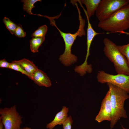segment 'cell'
Wrapping results in <instances>:
<instances>
[{
  "label": "cell",
  "mask_w": 129,
  "mask_h": 129,
  "mask_svg": "<svg viewBox=\"0 0 129 129\" xmlns=\"http://www.w3.org/2000/svg\"><path fill=\"white\" fill-rule=\"evenodd\" d=\"M98 27L112 33L129 35L124 31L129 28V3L116 12L107 19L99 21Z\"/></svg>",
  "instance_id": "cell-1"
},
{
  "label": "cell",
  "mask_w": 129,
  "mask_h": 129,
  "mask_svg": "<svg viewBox=\"0 0 129 129\" xmlns=\"http://www.w3.org/2000/svg\"><path fill=\"white\" fill-rule=\"evenodd\" d=\"M107 84L110 92L112 112L110 127V129H112L120 118H127L124 104L125 100L129 98V95L126 91L117 86L109 83Z\"/></svg>",
  "instance_id": "cell-2"
},
{
  "label": "cell",
  "mask_w": 129,
  "mask_h": 129,
  "mask_svg": "<svg viewBox=\"0 0 129 129\" xmlns=\"http://www.w3.org/2000/svg\"><path fill=\"white\" fill-rule=\"evenodd\" d=\"M78 12L79 19L80 24L77 31L74 34L65 33L60 30L54 23V25L58 29L61 36L63 38L65 44V49L63 53L60 55L59 59L65 66H68L76 62L77 58L76 56L71 53V48L74 41L77 36L81 37L86 35L84 29L85 24V20L82 19L81 16L79 8L77 9Z\"/></svg>",
  "instance_id": "cell-3"
},
{
  "label": "cell",
  "mask_w": 129,
  "mask_h": 129,
  "mask_svg": "<svg viewBox=\"0 0 129 129\" xmlns=\"http://www.w3.org/2000/svg\"><path fill=\"white\" fill-rule=\"evenodd\" d=\"M103 51L106 57L114 65L118 74L129 75V66L125 56L118 49L117 45L107 38L103 40Z\"/></svg>",
  "instance_id": "cell-4"
},
{
  "label": "cell",
  "mask_w": 129,
  "mask_h": 129,
  "mask_svg": "<svg viewBox=\"0 0 129 129\" xmlns=\"http://www.w3.org/2000/svg\"><path fill=\"white\" fill-rule=\"evenodd\" d=\"M127 0H101L95 12L99 21L107 19L128 4Z\"/></svg>",
  "instance_id": "cell-5"
},
{
  "label": "cell",
  "mask_w": 129,
  "mask_h": 129,
  "mask_svg": "<svg viewBox=\"0 0 129 129\" xmlns=\"http://www.w3.org/2000/svg\"><path fill=\"white\" fill-rule=\"evenodd\" d=\"M0 121L4 129H20L22 118L17 111L16 105L0 109Z\"/></svg>",
  "instance_id": "cell-6"
},
{
  "label": "cell",
  "mask_w": 129,
  "mask_h": 129,
  "mask_svg": "<svg viewBox=\"0 0 129 129\" xmlns=\"http://www.w3.org/2000/svg\"><path fill=\"white\" fill-rule=\"evenodd\" d=\"M97 78L99 83H111L129 93V75L118 74L114 75L101 70L97 72Z\"/></svg>",
  "instance_id": "cell-7"
},
{
  "label": "cell",
  "mask_w": 129,
  "mask_h": 129,
  "mask_svg": "<svg viewBox=\"0 0 129 129\" xmlns=\"http://www.w3.org/2000/svg\"><path fill=\"white\" fill-rule=\"evenodd\" d=\"M110 92L109 90L103 100L99 112L95 120L99 123L104 121H110L111 119L112 108L110 100Z\"/></svg>",
  "instance_id": "cell-8"
},
{
  "label": "cell",
  "mask_w": 129,
  "mask_h": 129,
  "mask_svg": "<svg viewBox=\"0 0 129 129\" xmlns=\"http://www.w3.org/2000/svg\"><path fill=\"white\" fill-rule=\"evenodd\" d=\"M81 7L83 10L85 15L86 16L88 22V26L87 29V52L86 56L85 62H87V60L88 57L90 55V48L91 45L93 38L97 35L100 34L104 33H110V32H107V33H98L96 32L92 28V25L90 23L89 20V18L87 14L86 11L85 10L82 4H80Z\"/></svg>",
  "instance_id": "cell-9"
},
{
  "label": "cell",
  "mask_w": 129,
  "mask_h": 129,
  "mask_svg": "<svg viewBox=\"0 0 129 129\" xmlns=\"http://www.w3.org/2000/svg\"><path fill=\"white\" fill-rule=\"evenodd\" d=\"M31 80L39 86L48 87L52 85L49 78L46 73L38 69L32 75Z\"/></svg>",
  "instance_id": "cell-10"
},
{
  "label": "cell",
  "mask_w": 129,
  "mask_h": 129,
  "mask_svg": "<svg viewBox=\"0 0 129 129\" xmlns=\"http://www.w3.org/2000/svg\"><path fill=\"white\" fill-rule=\"evenodd\" d=\"M68 108L63 106L62 110L58 113L51 122L47 124L46 128L47 129H53L57 125H61L66 120L68 117Z\"/></svg>",
  "instance_id": "cell-11"
},
{
  "label": "cell",
  "mask_w": 129,
  "mask_h": 129,
  "mask_svg": "<svg viewBox=\"0 0 129 129\" xmlns=\"http://www.w3.org/2000/svg\"><path fill=\"white\" fill-rule=\"evenodd\" d=\"M101 0H77L84 4L86 8V12L89 18L93 15Z\"/></svg>",
  "instance_id": "cell-12"
},
{
  "label": "cell",
  "mask_w": 129,
  "mask_h": 129,
  "mask_svg": "<svg viewBox=\"0 0 129 129\" xmlns=\"http://www.w3.org/2000/svg\"><path fill=\"white\" fill-rule=\"evenodd\" d=\"M13 61L20 65L32 77L34 73L38 69L32 62L25 58Z\"/></svg>",
  "instance_id": "cell-13"
},
{
  "label": "cell",
  "mask_w": 129,
  "mask_h": 129,
  "mask_svg": "<svg viewBox=\"0 0 129 129\" xmlns=\"http://www.w3.org/2000/svg\"><path fill=\"white\" fill-rule=\"evenodd\" d=\"M45 40V37L41 38L33 37L30 40V48L33 53L38 52V49Z\"/></svg>",
  "instance_id": "cell-14"
},
{
  "label": "cell",
  "mask_w": 129,
  "mask_h": 129,
  "mask_svg": "<svg viewBox=\"0 0 129 129\" xmlns=\"http://www.w3.org/2000/svg\"><path fill=\"white\" fill-rule=\"evenodd\" d=\"M40 0H23L21 2H23V9L28 13L32 15V8L35 7L34 4L36 2L41 1Z\"/></svg>",
  "instance_id": "cell-15"
},
{
  "label": "cell",
  "mask_w": 129,
  "mask_h": 129,
  "mask_svg": "<svg viewBox=\"0 0 129 129\" xmlns=\"http://www.w3.org/2000/svg\"><path fill=\"white\" fill-rule=\"evenodd\" d=\"M48 29L47 26L44 25L39 27L31 35L32 38H41L44 37Z\"/></svg>",
  "instance_id": "cell-16"
},
{
  "label": "cell",
  "mask_w": 129,
  "mask_h": 129,
  "mask_svg": "<svg viewBox=\"0 0 129 129\" xmlns=\"http://www.w3.org/2000/svg\"><path fill=\"white\" fill-rule=\"evenodd\" d=\"M3 21L6 28L12 34H14L17 25L6 17H4Z\"/></svg>",
  "instance_id": "cell-17"
},
{
  "label": "cell",
  "mask_w": 129,
  "mask_h": 129,
  "mask_svg": "<svg viewBox=\"0 0 129 129\" xmlns=\"http://www.w3.org/2000/svg\"><path fill=\"white\" fill-rule=\"evenodd\" d=\"M9 69L19 71L25 75L31 80L32 79V76L30 74L20 65L13 61H12L11 63Z\"/></svg>",
  "instance_id": "cell-18"
},
{
  "label": "cell",
  "mask_w": 129,
  "mask_h": 129,
  "mask_svg": "<svg viewBox=\"0 0 129 129\" xmlns=\"http://www.w3.org/2000/svg\"><path fill=\"white\" fill-rule=\"evenodd\" d=\"M120 52L125 56L128 62L129 66V43L122 45H117Z\"/></svg>",
  "instance_id": "cell-19"
},
{
  "label": "cell",
  "mask_w": 129,
  "mask_h": 129,
  "mask_svg": "<svg viewBox=\"0 0 129 129\" xmlns=\"http://www.w3.org/2000/svg\"><path fill=\"white\" fill-rule=\"evenodd\" d=\"M14 34L16 36L19 38H24L26 35V32L24 31L21 26L20 24L17 25Z\"/></svg>",
  "instance_id": "cell-20"
},
{
  "label": "cell",
  "mask_w": 129,
  "mask_h": 129,
  "mask_svg": "<svg viewBox=\"0 0 129 129\" xmlns=\"http://www.w3.org/2000/svg\"><path fill=\"white\" fill-rule=\"evenodd\" d=\"M73 122L71 116H68L62 124L63 129H71Z\"/></svg>",
  "instance_id": "cell-21"
},
{
  "label": "cell",
  "mask_w": 129,
  "mask_h": 129,
  "mask_svg": "<svg viewBox=\"0 0 129 129\" xmlns=\"http://www.w3.org/2000/svg\"><path fill=\"white\" fill-rule=\"evenodd\" d=\"M10 63L7 62L5 59L0 60V67L9 69Z\"/></svg>",
  "instance_id": "cell-22"
},
{
  "label": "cell",
  "mask_w": 129,
  "mask_h": 129,
  "mask_svg": "<svg viewBox=\"0 0 129 129\" xmlns=\"http://www.w3.org/2000/svg\"><path fill=\"white\" fill-rule=\"evenodd\" d=\"M4 126L1 122L0 121V129H3Z\"/></svg>",
  "instance_id": "cell-23"
},
{
  "label": "cell",
  "mask_w": 129,
  "mask_h": 129,
  "mask_svg": "<svg viewBox=\"0 0 129 129\" xmlns=\"http://www.w3.org/2000/svg\"><path fill=\"white\" fill-rule=\"evenodd\" d=\"M20 129H32L30 127H26L23 128H21Z\"/></svg>",
  "instance_id": "cell-24"
},
{
  "label": "cell",
  "mask_w": 129,
  "mask_h": 129,
  "mask_svg": "<svg viewBox=\"0 0 129 129\" xmlns=\"http://www.w3.org/2000/svg\"><path fill=\"white\" fill-rule=\"evenodd\" d=\"M122 128V129H129H129H127L125 128L122 125H121V126Z\"/></svg>",
  "instance_id": "cell-25"
},
{
  "label": "cell",
  "mask_w": 129,
  "mask_h": 129,
  "mask_svg": "<svg viewBox=\"0 0 129 129\" xmlns=\"http://www.w3.org/2000/svg\"><path fill=\"white\" fill-rule=\"evenodd\" d=\"M127 1H128V2L129 3V0H127Z\"/></svg>",
  "instance_id": "cell-26"
},
{
  "label": "cell",
  "mask_w": 129,
  "mask_h": 129,
  "mask_svg": "<svg viewBox=\"0 0 129 129\" xmlns=\"http://www.w3.org/2000/svg\"></svg>",
  "instance_id": "cell-27"
}]
</instances>
